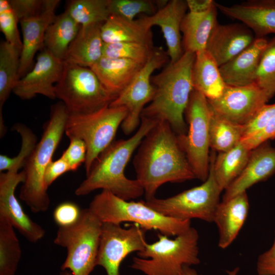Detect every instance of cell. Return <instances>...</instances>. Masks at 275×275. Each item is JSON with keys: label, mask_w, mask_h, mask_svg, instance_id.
Segmentation results:
<instances>
[{"label": "cell", "mask_w": 275, "mask_h": 275, "mask_svg": "<svg viewBox=\"0 0 275 275\" xmlns=\"http://www.w3.org/2000/svg\"><path fill=\"white\" fill-rule=\"evenodd\" d=\"M133 164L145 200L155 197L164 183L196 179L177 134L164 121H157L143 139Z\"/></svg>", "instance_id": "obj_1"}, {"label": "cell", "mask_w": 275, "mask_h": 275, "mask_svg": "<svg viewBox=\"0 0 275 275\" xmlns=\"http://www.w3.org/2000/svg\"><path fill=\"white\" fill-rule=\"evenodd\" d=\"M157 121L141 117L137 131L130 138L113 142L102 152L92 164L86 178L75 190L77 196L87 195L98 189L108 190L130 201L141 197L144 189L136 179L125 175V168L132 155L147 133Z\"/></svg>", "instance_id": "obj_2"}, {"label": "cell", "mask_w": 275, "mask_h": 275, "mask_svg": "<svg viewBox=\"0 0 275 275\" xmlns=\"http://www.w3.org/2000/svg\"><path fill=\"white\" fill-rule=\"evenodd\" d=\"M195 56L185 51L177 61L170 62L161 72L152 76L155 94L141 117L166 121L177 135L186 133L184 114L194 90L191 75Z\"/></svg>", "instance_id": "obj_3"}, {"label": "cell", "mask_w": 275, "mask_h": 275, "mask_svg": "<svg viewBox=\"0 0 275 275\" xmlns=\"http://www.w3.org/2000/svg\"><path fill=\"white\" fill-rule=\"evenodd\" d=\"M68 116L62 101L51 106L50 117L44 125L41 139L24 166L25 179L19 198L33 212H44L49 208L50 200L44 183L45 172L65 133Z\"/></svg>", "instance_id": "obj_4"}, {"label": "cell", "mask_w": 275, "mask_h": 275, "mask_svg": "<svg viewBox=\"0 0 275 275\" xmlns=\"http://www.w3.org/2000/svg\"><path fill=\"white\" fill-rule=\"evenodd\" d=\"M158 240L146 243L133 257L130 267L146 275H182L184 266L200 263L197 230L191 227L174 239L158 234Z\"/></svg>", "instance_id": "obj_5"}, {"label": "cell", "mask_w": 275, "mask_h": 275, "mask_svg": "<svg viewBox=\"0 0 275 275\" xmlns=\"http://www.w3.org/2000/svg\"><path fill=\"white\" fill-rule=\"evenodd\" d=\"M88 208L102 223L132 222L146 231L157 230L168 237L177 236L191 227L190 220L164 216L146 205L143 200H125L106 190L96 195Z\"/></svg>", "instance_id": "obj_6"}, {"label": "cell", "mask_w": 275, "mask_h": 275, "mask_svg": "<svg viewBox=\"0 0 275 275\" xmlns=\"http://www.w3.org/2000/svg\"><path fill=\"white\" fill-rule=\"evenodd\" d=\"M102 223L88 208L81 209L74 224L59 227L55 244L65 248L67 256L61 266L72 275H89L95 266Z\"/></svg>", "instance_id": "obj_7"}, {"label": "cell", "mask_w": 275, "mask_h": 275, "mask_svg": "<svg viewBox=\"0 0 275 275\" xmlns=\"http://www.w3.org/2000/svg\"><path fill=\"white\" fill-rule=\"evenodd\" d=\"M55 93L69 115L95 112L109 106L117 97L104 87L90 68L65 62Z\"/></svg>", "instance_id": "obj_8"}, {"label": "cell", "mask_w": 275, "mask_h": 275, "mask_svg": "<svg viewBox=\"0 0 275 275\" xmlns=\"http://www.w3.org/2000/svg\"><path fill=\"white\" fill-rule=\"evenodd\" d=\"M127 114L124 106H108L90 114L69 115L65 133L69 139L77 138L85 142L86 175L99 154L113 142Z\"/></svg>", "instance_id": "obj_9"}, {"label": "cell", "mask_w": 275, "mask_h": 275, "mask_svg": "<svg viewBox=\"0 0 275 275\" xmlns=\"http://www.w3.org/2000/svg\"><path fill=\"white\" fill-rule=\"evenodd\" d=\"M222 191L214 176L211 154L209 175L202 184L169 198L154 197L143 201L146 205L166 216L181 220L197 218L211 223Z\"/></svg>", "instance_id": "obj_10"}, {"label": "cell", "mask_w": 275, "mask_h": 275, "mask_svg": "<svg viewBox=\"0 0 275 275\" xmlns=\"http://www.w3.org/2000/svg\"><path fill=\"white\" fill-rule=\"evenodd\" d=\"M188 128L186 134L177 135L196 178L204 182L210 169V107L207 99L193 90L185 111Z\"/></svg>", "instance_id": "obj_11"}, {"label": "cell", "mask_w": 275, "mask_h": 275, "mask_svg": "<svg viewBox=\"0 0 275 275\" xmlns=\"http://www.w3.org/2000/svg\"><path fill=\"white\" fill-rule=\"evenodd\" d=\"M169 59L167 51L162 47H154L150 57L133 79L109 104L111 107L124 106L127 109V116L121 125L125 134H131L140 126L142 112L155 94L152 75Z\"/></svg>", "instance_id": "obj_12"}, {"label": "cell", "mask_w": 275, "mask_h": 275, "mask_svg": "<svg viewBox=\"0 0 275 275\" xmlns=\"http://www.w3.org/2000/svg\"><path fill=\"white\" fill-rule=\"evenodd\" d=\"M145 232L136 224L125 228L120 224L102 223L96 266L103 267L107 275H120V267L125 258L131 253L144 250Z\"/></svg>", "instance_id": "obj_13"}, {"label": "cell", "mask_w": 275, "mask_h": 275, "mask_svg": "<svg viewBox=\"0 0 275 275\" xmlns=\"http://www.w3.org/2000/svg\"><path fill=\"white\" fill-rule=\"evenodd\" d=\"M23 166L24 163L19 161L6 172H1L0 216L6 218L27 240L35 243L44 236L45 231L25 213L15 194L18 185L25 181L24 171L18 173Z\"/></svg>", "instance_id": "obj_14"}, {"label": "cell", "mask_w": 275, "mask_h": 275, "mask_svg": "<svg viewBox=\"0 0 275 275\" xmlns=\"http://www.w3.org/2000/svg\"><path fill=\"white\" fill-rule=\"evenodd\" d=\"M268 101L264 92L255 83L241 86L227 85L220 97L208 100L210 106L216 113L234 124L242 126L248 123Z\"/></svg>", "instance_id": "obj_15"}, {"label": "cell", "mask_w": 275, "mask_h": 275, "mask_svg": "<svg viewBox=\"0 0 275 275\" xmlns=\"http://www.w3.org/2000/svg\"><path fill=\"white\" fill-rule=\"evenodd\" d=\"M64 61L54 57L44 48L37 56L33 68L18 81L13 92L22 100H29L37 95L56 98L55 86L62 76Z\"/></svg>", "instance_id": "obj_16"}, {"label": "cell", "mask_w": 275, "mask_h": 275, "mask_svg": "<svg viewBox=\"0 0 275 275\" xmlns=\"http://www.w3.org/2000/svg\"><path fill=\"white\" fill-rule=\"evenodd\" d=\"M255 39L253 32L244 24L217 23L205 50L220 67L251 45Z\"/></svg>", "instance_id": "obj_17"}, {"label": "cell", "mask_w": 275, "mask_h": 275, "mask_svg": "<svg viewBox=\"0 0 275 275\" xmlns=\"http://www.w3.org/2000/svg\"><path fill=\"white\" fill-rule=\"evenodd\" d=\"M275 174V148L268 142L253 149L241 173L225 190L223 201L246 192L254 184L263 181Z\"/></svg>", "instance_id": "obj_18"}, {"label": "cell", "mask_w": 275, "mask_h": 275, "mask_svg": "<svg viewBox=\"0 0 275 275\" xmlns=\"http://www.w3.org/2000/svg\"><path fill=\"white\" fill-rule=\"evenodd\" d=\"M59 0H46L43 11L38 15L19 21L22 33L19 75L23 77L31 67L36 52L44 45L45 34L56 16Z\"/></svg>", "instance_id": "obj_19"}, {"label": "cell", "mask_w": 275, "mask_h": 275, "mask_svg": "<svg viewBox=\"0 0 275 275\" xmlns=\"http://www.w3.org/2000/svg\"><path fill=\"white\" fill-rule=\"evenodd\" d=\"M216 6L223 14L243 22L256 38L275 34V5L272 0L250 1L229 6L216 3Z\"/></svg>", "instance_id": "obj_20"}, {"label": "cell", "mask_w": 275, "mask_h": 275, "mask_svg": "<svg viewBox=\"0 0 275 275\" xmlns=\"http://www.w3.org/2000/svg\"><path fill=\"white\" fill-rule=\"evenodd\" d=\"M188 10L186 1H168L155 14L148 16L152 26L160 28L167 46L170 62L177 61L184 53L181 36V24Z\"/></svg>", "instance_id": "obj_21"}, {"label": "cell", "mask_w": 275, "mask_h": 275, "mask_svg": "<svg viewBox=\"0 0 275 275\" xmlns=\"http://www.w3.org/2000/svg\"><path fill=\"white\" fill-rule=\"evenodd\" d=\"M249 207L246 191L219 203L213 220L218 231L219 248L226 249L236 238L248 217Z\"/></svg>", "instance_id": "obj_22"}, {"label": "cell", "mask_w": 275, "mask_h": 275, "mask_svg": "<svg viewBox=\"0 0 275 275\" xmlns=\"http://www.w3.org/2000/svg\"><path fill=\"white\" fill-rule=\"evenodd\" d=\"M268 42L265 38H256L251 45L219 67L227 85L241 86L254 83L262 54Z\"/></svg>", "instance_id": "obj_23"}, {"label": "cell", "mask_w": 275, "mask_h": 275, "mask_svg": "<svg viewBox=\"0 0 275 275\" xmlns=\"http://www.w3.org/2000/svg\"><path fill=\"white\" fill-rule=\"evenodd\" d=\"M151 28L148 15L131 20L110 15L101 25V35L104 43L137 42L153 44Z\"/></svg>", "instance_id": "obj_24"}, {"label": "cell", "mask_w": 275, "mask_h": 275, "mask_svg": "<svg viewBox=\"0 0 275 275\" xmlns=\"http://www.w3.org/2000/svg\"><path fill=\"white\" fill-rule=\"evenodd\" d=\"M145 63L102 57L90 68L112 94L118 96L133 79Z\"/></svg>", "instance_id": "obj_25"}, {"label": "cell", "mask_w": 275, "mask_h": 275, "mask_svg": "<svg viewBox=\"0 0 275 275\" xmlns=\"http://www.w3.org/2000/svg\"><path fill=\"white\" fill-rule=\"evenodd\" d=\"M102 24L81 26L70 45L64 62L92 67L103 57L104 43L101 35Z\"/></svg>", "instance_id": "obj_26"}, {"label": "cell", "mask_w": 275, "mask_h": 275, "mask_svg": "<svg viewBox=\"0 0 275 275\" xmlns=\"http://www.w3.org/2000/svg\"><path fill=\"white\" fill-rule=\"evenodd\" d=\"M217 9L215 3L206 12L199 13L189 12L186 14L181 24L184 52L196 53L206 49L210 35L218 23Z\"/></svg>", "instance_id": "obj_27"}, {"label": "cell", "mask_w": 275, "mask_h": 275, "mask_svg": "<svg viewBox=\"0 0 275 275\" xmlns=\"http://www.w3.org/2000/svg\"><path fill=\"white\" fill-rule=\"evenodd\" d=\"M191 76L194 89L208 100L220 97L227 86L219 67L206 50L196 53Z\"/></svg>", "instance_id": "obj_28"}, {"label": "cell", "mask_w": 275, "mask_h": 275, "mask_svg": "<svg viewBox=\"0 0 275 275\" xmlns=\"http://www.w3.org/2000/svg\"><path fill=\"white\" fill-rule=\"evenodd\" d=\"M251 151L240 142L230 150L219 152L216 156L215 153L212 152L214 176L223 190L228 188L241 173Z\"/></svg>", "instance_id": "obj_29"}, {"label": "cell", "mask_w": 275, "mask_h": 275, "mask_svg": "<svg viewBox=\"0 0 275 275\" xmlns=\"http://www.w3.org/2000/svg\"><path fill=\"white\" fill-rule=\"evenodd\" d=\"M21 50L6 41L0 43V130L6 129L3 106L20 79L19 68Z\"/></svg>", "instance_id": "obj_30"}, {"label": "cell", "mask_w": 275, "mask_h": 275, "mask_svg": "<svg viewBox=\"0 0 275 275\" xmlns=\"http://www.w3.org/2000/svg\"><path fill=\"white\" fill-rule=\"evenodd\" d=\"M80 27L65 11L56 15L46 30L44 48L56 58L64 61L69 47Z\"/></svg>", "instance_id": "obj_31"}, {"label": "cell", "mask_w": 275, "mask_h": 275, "mask_svg": "<svg viewBox=\"0 0 275 275\" xmlns=\"http://www.w3.org/2000/svg\"><path fill=\"white\" fill-rule=\"evenodd\" d=\"M209 107L210 147L219 152L228 151L241 141L243 126L230 122Z\"/></svg>", "instance_id": "obj_32"}, {"label": "cell", "mask_w": 275, "mask_h": 275, "mask_svg": "<svg viewBox=\"0 0 275 275\" xmlns=\"http://www.w3.org/2000/svg\"><path fill=\"white\" fill-rule=\"evenodd\" d=\"M21 255L14 228L0 216V275H15Z\"/></svg>", "instance_id": "obj_33"}, {"label": "cell", "mask_w": 275, "mask_h": 275, "mask_svg": "<svg viewBox=\"0 0 275 275\" xmlns=\"http://www.w3.org/2000/svg\"><path fill=\"white\" fill-rule=\"evenodd\" d=\"M108 4V0H72L65 11L81 26L102 24L111 15Z\"/></svg>", "instance_id": "obj_34"}, {"label": "cell", "mask_w": 275, "mask_h": 275, "mask_svg": "<svg viewBox=\"0 0 275 275\" xmlns=\"http://www.w3.org/2000/svg\"><path fill=\"white\" fill-rule=\"evenodd\" d=\"M255 83L269 100L275 95V37L268 41L255 79Z\"/></svg>", "instance_id": "obj_35"}, {"label": "cell", "mask_w": 275, "mask_h": 275, "mask_svg": "<svg viewBox=\"0 0 275 275\" xmlns=\"http://www.w3.org/2000/svg\"><path fill=\"white\" fill-rule=\"evenodd\" d=\"M154 48L153 44L137 42L104 43L103 57L129 59L145 63Z\"/></svg>", "instance_id": "obj_36"}, {"label": "cell", "mask_w": 275, "mask_h": 275, "mask_svg": "<svg viewBox=\"0 0 275 275\" xmlns=\"http://www.w3.org/2000/svg\"><path fill=\"white\" fill-rule=\"evenodd\" d=\"M108 8L111 15L132 20L138 14L153 15L157 6L156 1L150 0H108Z\"/></svg>", "instance_id": "obj_37"}, {"label": "cell", "mask_w": 275, "mask_h": 275, "mask_svg": "<svg viewBox=\"0 0 275 275\" xmlns=\"http://www.w3.org/2000/svg\"><path fill=\"white\" fill-rule=\"evenodd\" d=\"M18 22L9 0H0V30L7 42L22 50V41L17 28Z\"/></svg>", "instance_id": "obj_38"}, {"label": "cell", "mask_w": 275, "mask_h": 275, "mask_svg": "<svg viewBox=\"0 0 275 275\" xmlns=\"http://www.w3.org/2000/svg\"><path fill=\"white\" fill-rule=\"evenodd\" d=\"M275 116V103L265 104L246 124L243 125L242 139L254 135L261 131Z\"/></svg>", "instance_id": "obj_39"}, {"label": "cell", "mask_w": 275, "mask_h": 275, "mask_svg": "<svg viewBox=\"0 0 275 275\" xmlns=\"http://www.w3.org/2000/svg\"><path fill=\"white\" fill-rule=\"evenodd\" d=\"M87 156V146L85 142L79 139H70L68 148L63 152L61 157L68 163L71 171H75L83 163Z\"/></svg>", "instance_id": "obj_40"}, {"label": "cell", "mask_w": 275, "mask_h": 275, "mask_svg": "<svg viewBox=\"0 0 275 275\" xmlns=\"http://www.w3.org/2000/svg\"><path fill=\"white\" fill-rule=\"evenodd\" d=\"M81 210L78 206L74 203L63 202L57 206L54 210L53 219L59 227L69 226L78 220Z\"/></svg>", "instance_id": "obj_41"}, {"label": "cell", "mask_w": 275, "mask_h": 275, "mask_svg": "<svg viewBox=\"0 0 275 275\" xmlns=\"http://www.w3.org/2000/svg\"><path fill=\"white\" fill-rule=\"evenodd\" d=\"M18 21L35 16L44 9L46 0H9Z\"/></svg>", "instance_id": "obj_42"}, {"label": "cell", "mask_w": 275, "mask_h": 275, "mask_svg": "<svg viewBox=\"0 0 275 275\" xmlns=\"http://www.w3.org/2000/svg\"><path fill=\"white\" fill-rule=\"evenodd\" d=\"M275 139V116L269 121L266 126L257 133L241 140L245 147L252 150L260 145Z\"/></svg>", "instance_id": "obj_43"}, {"label": "cell", "mask_w": 275, "mask_h": 275, "mask_svg": "<svg viewBox=\"0 0 275 275\" xmlns=\"http://www.w3.org/2000/svg\"><path fill=\"white\" fill-rule=\"evenodd\" d=\"M271 247L258 258L256 270L258 275H275V230Z\"/></svg>", "instance_id": "obj_44"}, {"label": "cell", "mask_w": 275, "mask_h": 275, "mask_svg": "<svg viewBox=\"0 0 275 275\" xmlns=\"http://www.w3.org/2000/svg\"><path fill=\"white\" fill-rule=\"evenodd\" d=\"M69 171L71 169L68 163L61 156L56 160H52L47 166L44 174V183L47 188L58 178Z\"/></svg>", "instance_id": "obj_45"}, {"label": "cell", "mask_w": 275, "mask_h": 275, "mask_svg": "<svg viewBox=\"0 0 275 275\" xmlns=\"http://www.w3.org/2000/svg\"><path fill=\"white\" fill-rule=\"evenodd\" d=\"M186 2L189 12L197 13L208 11L215 3L212 0H187Z\"/></svg>", "instance_id": "obj_46"}, {"label": "cell", "mask_w": 275, "mask_h": 275, "mask_svg": "<svg viewBox=\"0 0 275 275\" xmlns=\"http://www.w3.org/2000/svg\"><path fill=\"white\" fill-rule=\"evenodd\" d=\"M239 271V268L236 267L231 270L227 271L228 275H238ZM182 275H201L197 273V272L190 268L189 266H184Z\"/></svg>", "instance_id": "obj_47"}, {"label": "cell", "mask_w": 275, "mask_h": 275, "mask_svg": "<svg viewBox=\"0 0 275 275\" xmlns=\"http://www.w3.org/2000/svg\"><path fill=\"white\" fill-rule=\"evenodd\" d=\"M60 275H72V274L70 272L64 270L63 272L61 273Z\"/></svg>", "instance_id": "obj_48"}]
</instances>
